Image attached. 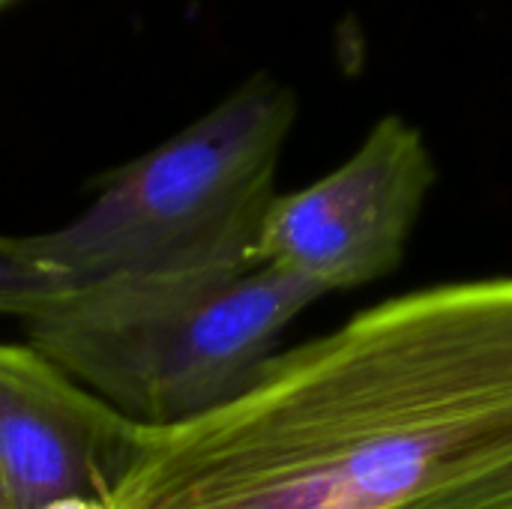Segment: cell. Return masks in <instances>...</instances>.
I'll return each instance as SVG.
<instances>
[{"label":"cell","mask_w":512,"mask_h":509,"mask_svg":"<svg viewBox=\"0 0 512 509\" xmlns=\"http://www.w3.org/2000/svg\"><path fill=\"white\" fill-rule=\"evenodd\" d=\"M512 456V276L378 303L138 429L111 509H399Z\"/></svg>","instance_id":"cell-1"},{"label":"cell","mask_w":512,"mask_h":509,"mask_svg":"<svg viewBox=\"0 0 512 509\" xmlns=\"http://www.w3.org/2000/svg\"><path fill=\"white\" fill-rule=\"evenodd\" d=\"M324 291L267 264L114 276L60 291L27 345L144 429L228 402Z\"/></svg>","instance_id":"cell-2"},{"label":"cell","mask_w":512,"mask_h":509,"mask_svg":"<svg viewBox=\"0 0 512 509\" xmlns=\"http://www.w3.org/2000/svg\"><path fill=\"white\" fill-rule=\"evenodd\" d=\"M294 120V90L255 72L198 120L105 174L75 219L24 240L66 288L255 264Z\"/></svg>","instance_id":"cell-3"},{"label":"cell","mask_w":512,"mask_h":509,"mask_svg":"<svg viewBox=\"0 0 512 509\" xmlns=\"http://www.w3.org/2000/svg\"><path fill=\"white\" fill-rule=\"evenodd\" d=\"M435 180L423 132L402 114H387L339 168L273 198L255 264L300 276L324 294L384 279L402 264Z\"/></svg>","instance_id":"cell-4"},{"label":"cell","mask_w":512,"mask_h":509,"mask_svg":"<svg viewBox=\"0 0 512 509\" xmlns=\"http://www.w3.org/2000/svg\"><path fill=\"white\" fill-rule=\"evenodd\" d=\"M138 429L30 345H0L6 509H111Z\"/></svg>","instance_id":"cell-5"},{"label":"cell","mask_w":512,"mask_h":509,"mask_svg":"<svg viewBox=\"0 0 512 509\" xmlns=\"http://www.w3.org/2000/svg\"><path fill=\"white\" fill-rule=\"evenodd\" d=\"M66 285L36 261L24 237H0V315L33 318Z\"/></svg>","instance_id":"cell-6"},{"label":"cell","mask_w":512,"mask_h":509,"mask_svg":"<svg viewBox=\"0 0 512 509\" xmlns=\"http://www.w3.org/2000/svg\"><path fill=\"white\" fill-rule=\"evenodd\" d=\"M399 509H512V456Z\"/></svg>","instance_id":"cell-7"},{"label":"cell","mask_w":512,"mask_h":509,"mask_svg":"<svg viewBox=\"0 0 512 509\" xmlns=\"http://www.w3.org/2000/svg\"><path fill=\"white\" fill-rule=\"evenodd\" d=\"M18 3H24V0H0V15L3 12H9L12 6H18Z\"/></svg>","instance_id":"cell-8"},{"label":"cell","mask_w":512,"mask_h":509,"mask_svg":"<svg viewBox=\"0 0 512 509\" xmlns=\"http://www.w3.org/2000/svg\"><path fill=\"white\" fill-rule=\"evenodd\" d=\"M0 509H6V504H3V489H0Z\"/></svg>","instance_id":"cell-9"}]
</instances>
